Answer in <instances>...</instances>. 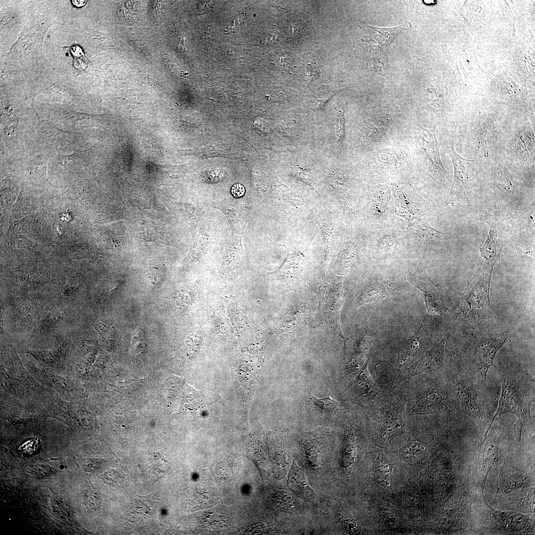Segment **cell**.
<instances>
[{"mask_svg": "<svg viewBox=\"0 0 535 535\" xmlns=\"http://www.w3.org/2000/svg\"><path fill=\"white\" fill-rule=\"evenodd\" d=\"M390 198V190L387 186L380 185L373 188L370 200L371 212L374 219L377 221L385 219Z\"/></svg>", "mask_w": 535, "mask_h": 535, "instance_id": "7402d4cb", "label": "cell"}, {"mask_svg": "<svg viewBox=\"0 0 535 535\" xmlns=\"http://www.w3.org/2000/svg\"><path fill=\"white\" fill-rule=\"evenodd\" d=\"M412 284L421 292L424 299L428 312L431 315L446 314L453 306L457 298L452 295L450 290L445 286L435 284L428 276L426 269L419 263L416 270L411 274Z\"/></svg>", "mask_w": 535, "mask_h": 535, "instance_id": "52a82bcc", "label": "cell"}, {"mask_svg": "<svg viewBox=\"0 0 535 535\" xmlns=\"http://www.w3.org/2000/svg\"><path fill=\"white\" fill-rule=\"evenodd\" d=\"M428 448L423 439L413 435L408 436L404 444L399 449L392 451L410 465L417 464L424 457Z\"/></svg>", "mask_w": 535, "mask_h": 535, "instance_id": "44dd1931", "label": "cell"}, {"mask_svg": "<svg viewBox=\"0 0 535 535\" xmlns=\"http://www.w3.org/2000/svg\"><path fill=\"white\" fill-rule=\"evenodd\" d=\"M287 485L291 490L301 497L313 503H317V493L310 487L304 472L294 461L289 472Z\"/></svg>", "mask_w": 535, "mask_h": 535, "instance_id": "ffe728a7", "label": "cell"}, {"mask_svg": "<svg viewBox=\"0 0 535 535\" xmlns=\"http://www.w3.org/2000/svg\"><path fill=\"white\" fill-rule=\"evenodd\" d=\"M310 399L316 409L321 413L327 416L333 417L343 414L345 412V410L341 403L331 399L329 396L318 399L312 395Z\"/></svg>", "mask_w": 535, "mask_h": 535, "instance_id": "484cf974", "label": "cell"}, {"mask_svg": "<svg viewBox=\"0 0 535 535\" xmlns=\"http://www.w3.org/2000/svg\"><path fill=\"white\" fill-rule=\"evenodd\" d=\"M501 427L491 426L484 440L480 444L474 472L475 481L483 490L488 474L498 461L500 455Z\"/></svg>", "mask_w": 535, "mask_h": 535, "instance_id": "8fae6325", "label": "cell"}, {"mask_svg": "<svg viewBox=\"0 0 535 535\" xmlns=\"http://www.w3.org/2000/svg\"><path fill=\"white\" fill-rule=\"evenodd\" d=\"M405 397L395 392L380 394L370 406L379 418L380 426L376 438V444L385 448L395 437L405 430Z\"/></svg>", "mask_w": 535, "mask_h": 535, "instance_id": "5b68a950", "label": "cell"}, {"mask_svg": "<svg viewBox=\"0 0 535 535\" xmlns=\"http://www.w3.org/2000/svg\"><path fill=\"white\" fill-rule=\"evenodd\" d=\"M480 218L489 227L485 242L480 248L481 269L492 273L495 265L500 258L503 249L509 243V235L503 224L493 214L485 212Z\"/></svg>", "mask_w": 535, "mask_h": 535, "instance_id": "9c48e42d", "label": "cell"}, {"mask_svg": "<svg viewBox=\"0 0 535 535\" xmlns=\"http://www.w3.org/2000/svg\"><path fill=\"white\" fill-rule=\"evenodd\" d=\"M501 382V394L492 423L504 414L514 415L517 422L530 428L534 425L531 407L535 401V382L524 364L517 362L495 364Z\"/></svg>", "mask_w": 535, "mask_h": 535, "instance_id": "6da1fadb", "label": "cell"}, {"mask_svg": "<svg viewBox=\"0 0 535 535\" xmlns=\"http://www.w3.org/2000/svg\"><path fill=\"white\" fill-rule=\"evenodd\" d=\"M509 241L521 253L534 257L535 201L523 209L509 214Z\"/></svg>", "mask_w": 535, "mask_h": 535, "instance_id": "ba28073f", "label": "cell"}, {"mask_svg": "<svg viewBox=\"0 0 535 535\" xmlns=\"http://www.w3.org/2000/svg\"><path fill=\"white\" fill-rule=\"evenodd\" d=\"M360 27L364 33L361 39L363 41L373 42L379 46L384 47L390 44L399 33L409 28L411 24L407 22L395 27L379 28L371 26L363 21Z\"/></svg>", "mask_w": 535, "mask_h": 535, "instance_id": "e0dca14e", "label": "cell"}, {"mask_svg": "<svg viewBox=\"0 0 535 535\" xmlns=\"http://www.w3.org/2000/svg\"><path fill=\"white\" fill-rule=\"evenodd\" d=\"M368 362L342 392L343 398L346 402L363 407H369L382 392L369 372Z\"/></svg>", "mask_w": 535, "mask_h": 535, "instance_id": "7c38bea8", "label": "cell"}, {"mask_svg": "<svg viewBox=\"0 0 535 535\" xmlns=\"http://www.w3.org/2000/svg\"><path fill=\"white\" fill-rule=\"evenodd\" d=\"M508 340L505 333L466 334L457 345L454 354L461 366L486 382L488 371L498 352Z\"/></svg>", "mask_w": 535, "mask_h": 535, "instance_id": "3957f363", "label": "cell"}, {"mask_svg": "<svg viewBox=\"0 0 535 535\" xmlns=\"http://www.w3.org/2000/svg\"><path fill=\"white\" fill-rule=\"evenodd\" d=\"M408 230L411 240L419 248L437 245L449 238L446 234L434 229L421 217L411 221Z\"/></svg>", "mask_w": 535, "mask_h": 535, "instance_id": "2e32d148", "label": "cell"}, {"mask_svg": "<svg viewBox=\"0 0 535 535\" xmlns=\"http://www.w3.org/2000/svg\"><path fill=\"white\" fill-rule=\"evenodd\" d=\"M434 340L433 330L428 322L423 321L416 333L401 348L395 368L408 367L436 343Z\"/></svg>", "mask_w": 535, "mask_h": 535, "instance_id": "5bb4252c", "label": "cell"}, {"mask_svg": "<svg viewBox=\"0 0 535 535\" xmlns=\"http://www.w3.org/2000/svg\"><path fill=\"white\" fill-rule=\"evenodd\" d=\"M72 2L74 5H75V6H76L77 7H81V6H83L84 5H85V4L86 3V0H72Z\"/></svg>", "mask_w": 535, "mask_h": 535, "instance_id": "d6a6232c", "label": "cell"}, {"mask_svg": "<svg viewBox=\"0 0 535 535\" xmlns=\"http://www.w3.org/2000/svg\"><path fill=\"white\" fill-rule=\"evenodd\" d=\"M39 446L38 440L32 439L24 443L20 446L19 449L24 453L31 454L37 450Z\"/></svg>", "mask_w": 535, "mask_h": 535, "instance_id": "4dcf8cb0", "label": "cell"}, {"mask_svg": "<svg viewBox=\"0 0 535 535\" xmlns=\"http://www.w3.org/2000/svg\"><path fill=\"white\" fill-rule=\"evenodd\" d=\"M419 133L417 140L420 152L430 175L444 183L450 176L441 161L434 133L427 129H422Z\"/></svg>", "mask_w": 535, "mask_h": 535, "instance_id": "9a60e30c", "label": "cell"}, {"mask_svg": "<svg viewBox=\"0 0 535 535\" xmlns=\"http://www.w3.org/2000/svg\"><path fill=\"white\" fill-rule=\"evenodd\" d=\"M397 237L393 234L383 232L376 240L375 245L379 250H389L398 245Z\"/></svg>", "mask_w": 535, "mask_h": 535, "instance_id": "83f0119b", "label": "cell"}, {"mask_svg": "<svg viewBox=\"0 0 535 535\" xmlns=\"http://www.w3.org/2000/svg\"><path fill=\"white\" fill-rule=\"evenodd\" d=\"M345 119L344 114L342 113L339 118L337 121L336 128V134L337 137V140L338 141L339 145H340V149L343 146V143L345 136Z\"/></svg>", "mask_w": 535, "mask_h": 535, "instance_id": "f546056e", "label": "cell"}, {"mask_svg": "<svg viewBox=\"0 0 535 535\" xmlns=\"http://www.w3.org/2000/svg\"><path fill=\"white\" fill-rule=\"evenodd\" d=\"M527 132H521L516 137V145L518 148V151L521 152L525 159H529V157L533 156L534 153V138Z\"/></svg>", "mask_w": 535, "mask_h": 535, "instance_id": "4316f807", "label": "cell"}, {"mask_svg": "<svg viewBox=\"0 0 535 535\" xmlns=\"http://www.w3.org/2000/svg\"><path fill=\"white\" fill-rule=\"evenodd\" d=\"M492 273L480 269L467 293L458 296L453 307L454 320L461 327L475 328L492 320L489 291Z\"/></svg>", "mask_w": 535, "mask_h": 535, "instance_id": "277c9868", "label": "cell"}, {"mask_svg": "<svg viewBox=\"0 0 535 535\" xmlns=\"http://www.w3.org/2000/svg\"><path fill=\"white\" fill-rule=\"evenodd\" d=\"M461 412L448 384L430 380L422 385L412 406L406 411L409 416L450 415Z\"/></svg>", "mask_w": 535, "mask_h": 535, "instance_id": "8992f818", "label": "cell"}, {"mask_svg": "<svg viewBox=\"0 0 535 535\" xmlns=\"http://www.w3.org/2000/svg\"><path fill=\"white\" fill-rule=\"evenodd\" d=\"M395 209L396 214L412 221L421 217V208L414 193L405 188L394 190Z\"/></svg>", "mask_w": 535, "mask_h": 535, "instance_id": "ac0fdd59", "label": "cell"}, {"mask_svg": "<svg viewBox=\"0 0 535 535\" xmlns=\"http://www.w3.org/2000/svg\"><path fill=\"white\" fill-rule=\"evenodd\" d=\"M449 357L450 351L446 341L442 339L428 350L411 366L396 368L394 377L397 382H401L421 374L440 372L445 368Z\"/></svg>", "mask_w": 535, "mask_h": 535, "instance_id": "30bf717a", "label": "cell"}, {"mask_svg": "<svg viewBox=\"0 0 535 535\" xmlns=\"http://www.w3.org/2000/svg\"><path fill=\"white\" fill-rule=\"evenodd\" d=\"M445 379L460 411L472 419L480 428L482 436L481 443L482 442L493 419L486 382L457 362L448 368Z\"/></svg>", "mask_w": 535, "mask_h": 535, "instance_id": "7a4b0ae2", "label": "cell"}, {"mask_svg": "<svg viewBox=\"0 0 535 535\" xmlns=\"http://www.w3.org/2000/svg\"><path fill=\"white\" fill-rule=\"evenodd\" d=\"M242 235H233L230 239L219 270L221 274L229 275L237 271L241 266L244 254L242 245Z\"/></svg>", "mask_w": 535, "mask_h": 535, "instance_id": "d6986e66", "label": "cell"}, {"mask_svg": "<svg viewBox=\"0 0 535 535\" xmlns=\"http://www.w3.org/2000/svg\"><path fill=\"white\" fill-rule=\"evenodd\" d=\"M447 151L454 167V178L448 202V204L453 206L457 202L466 200V189L474 177V160L460 157L455 150L453 140L448 144Z\"/></svg>", "mask_w": 535, "mask_h": 535, "instance_id": "4fadbf2b", "label": "cell"}, {"mask_svg": "<svg viewBox=\"0 0 535 535\" xmlns=\"http://www.w3.org/2000/svg\"><path fill=\"white\" fill-rule=\"evenodd\" d=\"M394 284L382 279H374L364 289L361 296V304L380 300L392 293Z\"/></svg>", "mask_w": 535, "mask_h": 535, "instance_id": "603a6c76", "label": "cell"}, {"mask_svg": "<svg viewBox=\"0 0 535 535\" xmlns=\"http://www.w3.org/2000/svg\"><path fill=\"white\" fill-rule=\"evenodd\" d=\"M393 465L382 452H379L374 464V476L377 482L389 489L392 485V471Z\"/></svg>", "mask_w": 535, "mask_h": 535, "instance_id": "d4e9b609", "label": "cell"}, {"mask_svg": "<svg viewBox=\"0 0 535 535\" xmlns=\"http://www.w3.org/2000/svg\"><path fill=\"white\" fill-rule=\"evenodd\" d=\"M70 53L74 58V66L78 69L85 70L88 65L89 61L82 49L78 46H73L70 48Z\"/></svg>", "mask_w": 535, "mask_h": 535, "instance_id": "f1b7e54d", "label": "cell"}, {"mask_svg": "<svg viewBox=\"0 0 535 535\" xmlns=\"http://www.w3.org/2000/svg\"><path fill=\"white\" fill-rule=\"evenodd\" d=\"M501 470L500 484L498 489L502 493L510 492L522 487L524 479L521 472L514 467L505 466V465Z\"/></svg>", "mask_w": 535, "mask_h": 535, "instance_id": "cb8c5ba5", "label": "cell"}, {"mask_svg": "<svg viewBox=\"0 0 535 535\" xmlns=\"http://www.w3.org/2000/svg\"><path fill=\"white\" fill-rule=\"evenodd\" d=\"M230 192L234 198H240L244 195L245 193V188L243 185L240 183H236L232 186Z\"/></svg>", "mask_w": 535, "mask_h": 535, "instance_id": "1f68e13d", "label": "cell"}]
</instances>
